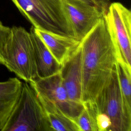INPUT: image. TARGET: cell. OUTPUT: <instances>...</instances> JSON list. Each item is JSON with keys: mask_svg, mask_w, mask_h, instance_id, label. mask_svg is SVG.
Returning a JSON list of instances; mask_svg holds the SVG:
<instances>
[{"mask_svg": "<svg viewBox=\"0 0 131 131\" xmlns=\"http://www.w3.org/2000/svg\"><path fill=\"white\" fill-rule=\"evenodd\" d=\"M83 103L94 101L111 77L116 52L103 17L80 41Z\"/></svg>", "mask_w": 131, "mask_h": 131, "instance_id": "6da1fadb", "label": "cell"}, {"mask_svg": "<svg viewBox=\"0 0 131 131\" xmlns=\"http://www.w3.org/2000/svg\"><path fill=\"white\" fill-rule=\"evenodd\" d=\"M36 29L75 38L63 0H11Z\"/></svg>", "mask_w": 131, "mask_h": 131, "instance_id": "7a4b0ae2", "label": "cell"}, {"mask_svg": "<svg viewBox=\"0 0 131 131\" xmlns=\"http://www.w3.org/2000/svg\"><path fill=\"white\" fill-rule=\"evenodd\" d=\"M2 131H52L34 88L23 82L18 99Z\"/></svg>", "mask_w": 131, "mask_h": 131, "instance_id": "3957f363", "label": "cell"}, {"mask_svg": "<svg viewBox=\"0 0 131 131\" xmlns=\"http://www.w3.org/2000/svg\"><path fill=\"white\" fill-rule=\"evenodd\" d=\"M3 64L19 79L31 82L36 78L34 49L30 32L24 28L13 26L4 45Z\"/></svg>", "mask_w": 131, "mask_h": 131, "instance_id": "277c9868", "label": "cell"}, {"mask_svg": "<svg viewBox=\"0 0 131 131\" xmlns=\"http://www.w3.org/2000/svg\"><path fill=\"white\" fill-rule=\"evenodd\" d=\"M117 60L131 67V12L119 2L110 3L103 16Z\"/></svg>", "mask_w": 131, "mask_h": 131, "instance_id": "5b68a950", "label": "cell"}, {"mask_svg": "<svg viewBox=\"0 0 131 131\" xmlns=\"http://www.w3.org/2000/svg\"><path fill=\"white\" fill-rule=\"evenodd\" d=\"M94 101L99 111L110 118L111 131L131 130V109L127 107L122 96L116 65L109 82Z\"/></svg>", "mask_w": 131, "mask_h": 131, "instance_id": "8992f818", "label": "cell"}, {"mask_svg": "<svg viewBox=\"0 0 131 131\" xmlns=\"http://www.w3.org/2000/svg\"><path fill=\"white\" fill-rule=\"evenodd\" d=\"M30 84L37 94L54 103L68 116L74 119L83 107V104L72 101L63 85L60 71L50 76L37 78Z\"/></svg>", "mask_w": 131, "mask_h": 131, "instance_id": "52a82bcc", "label": "cell"}, {"mask_svg": "<svg viewBox=\"0 0 131 131\" xmlns=\"http://www.w3.org/2000/svg\"><path fill=\"white\" fill-rule=\"evenodd\" d=\"M63 3L75 38L80 42L103 17L100 9L83 0H63Z\"/></svg>", "mask_w": 131, "mask_h": 131, "instance_id": "ba28073f", "label": "cell"}, {"mask_svg": "<svg viewBox=\"0 0 131 131\" xmlns=\"http://www.w3.org/2000/svg\"><path fill=\"white\" fill-rule=\"evenodd\" d=\"M60 73L70 99L76 103L83 104L80 43L61 65Z\"/></svg>", "mask_w": 131, "mask_h": 131, "instance_id": "9c48e42d", "label": "cell"}, {"mask_svg": "<svg viewBox=\"0 0 131 131\" xmlns=\"http://www.w3.org/2000/svg\"><path fill=\"white\" fill-rule=\"evenodd\" d=\"M34 28L36 33L60 65L69 58L80 45V42L75 38Z\"/></svg>", "mask_w": 131, "mask_h": 131, "instance_id": "30bf717a", "label": "cell"}, {"mask_svg": "<svg viewBox=\"0 0 131 131\" xmlns=\"http://www.w3.org/2000/svg\"><path fill=\"white\" fill-rule=\"evenodd\" d=\"M34 49L36 78L50 76L59 72L60 65L55 59L32 26L30 30Z\"/></svg>", "mask_w": 131, "mask_h": 131, "instance_id": "8fae6325", "label": "cell"}, {"mask_svg": "<svg viewBox=\"0 0 131 131\" xmlns=\"http://www.w3.org/2000/svg\"><path fill=\"white\" fill-rule=\"evenodd\" d=\"M23 82L18 78L0 81V131H2L20 94Z\"/></svg>", "mask_w": 131, "mask_h": 131, "instance_id": "7c38bea8", "label": "cell"}, {"mask_svg": "<svg viewBox=\"0 0 131 131\" xmlns=\"http://www.w3.org/2000/svg\"><path fill=\"white\" fill-rule=\"evenodd\" d=\"M38 96L45 110L52 131H80L73 118L66 115L52 102Z\"/></svg>", "mask_w": 131, "mask_h": 131, "instance_id": "4fadbf2b", "label": "cell"}, {"mask_svg": "<svg viewBox=\"0 0 131 131\" xmlns=\"http://www.w3.org/2000/svg\"><path fill=\"white\" fill-rule=\"evenodd\" d=\"M83 107L79 114L74 118L80 131H98L96 117L99 112L94 101L83 103Z\"/></svg>", "mask_w": 131, "mask_h": 131, "instance_id": "5bb4252c", "label": "cell"}, {"mask_svg": "<svg viewBox=\"0 0 131 131\" xmlns=\"http://www.w3.org/2000/svg\"><path fill=\"white\" fill-rule=\"evenodd\" d=\"M116 68L122 96L127 107L131 109V67L117 60Z\"/></svg>", "mask_w": 131, "mask_h": 131, "instance_id": "9a60e30c", "label": "cell"}, {"mask_svg": "<svg viewBox=\"0 0 131 131\" xmlns=\"http://www.w3.org/2000/svg\"><path fill=\"white\" fill-rule=\"evenodd\" d=\"M98 131H111V121L105 113L99 112L96 117Z\"/></svg>", "mask_w": 131, "mask_h": 131, "instance_id": "2e32d148", "label": "cell"}, {"mask_svg": "<svg viewBox=\"0 0 131 131\" xmlns=\"http://www.w3.org/2000/svg\"><path fill=\"white\" fill-rule=\"evenodd\" d=\"M10 28L6 26L0 21V64H3V61L2 56V50L5 43L6 39L10 32Z\"/></svg>", "mask_w": 131, "mask_h": 131, "instance_id": "e0dca14e", "label": "cell"}, {"mask_svg": "<svg viewBox=\"0 0 131 131\" xmlns=\"http://www.w3.org/2000/svg\"><path fill=\"white\" fill-rule=\"evenodd\" d=\"M91 4L100 9L104 14L111 3L110 0H83Z\"/></svg>", "mask_w": 131, "mask_h": 131, "instance_id": "ac0fdd59", "label": "cell"}]
</instances>
